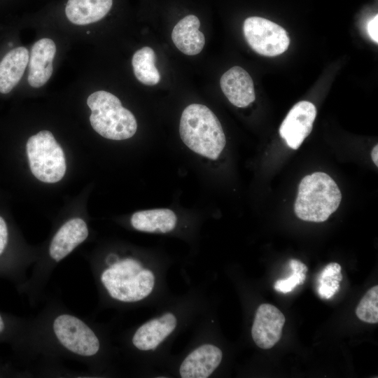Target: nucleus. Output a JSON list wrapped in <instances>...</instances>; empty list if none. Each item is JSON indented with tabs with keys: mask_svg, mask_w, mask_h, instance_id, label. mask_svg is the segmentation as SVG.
<instances>
[{
	"mask_svg": "<svg viewBox=\"0 0 378 378\" xmlns=\"http://www.w3.org/2000/svg\"><path fill=\"white\" fill-rule=\"evenodd\" d=\"M341 266L337 262L327 265L320 274L318 293L321 298L328 299L338 290L342 279Z\"/></svg>",
	"mask_w": 378,
	"mask_h": 378,
	"instance_id": "nucleus-20",
	"label": "nucleus"
},
{
	"mask_svg": "<svg viewBox=\"0 0 378 378\" xmlns=\"http://www.w3.org/2000/svg\"><path fill=\"white\" fill-rule=\"evenodd\" d=\"M222 351L216 346L205 344L195 349L183 360L179 368L183 378H206L220 365Z\"/></svg>",
	"mask_w": 378,
	"mask_h": 378,
	"instance_id": "nucleus-11",
	"label": "nucleus"
},
{
	"mask_svg": "<svg viewBox=\"0 0 378 378\" xmlns=\"http://www.w3.org/2000/svg\"><path fill=\"white\" fill-rule=\"evenodd\" d=\"M378 15L374 16L368 23L367 30L370 38L377 43L378 42Z\"/></svg>",
	"mask_w": 378,
	"mask_h": 378,
	"instance_id": "nucleus-24",
	"label": "nucleus"
},
{
	"mask_svg": "<svg viewBox=\"0 0 378 378\" xmlns=\"http://www.w3.org/2000/svg\"><path fill=\"white\" fill-rule=\"evenodd\" d=\"M55 42L43 38L34 43L29 57L28 83L31 87L38 88L44 85L53 72L52 62L56 53Z\"/></svg>",
	"mask_w": 378,
	"mask_h": 378,
	"instance_id": "nucleus-10",
	"label": "nucleus"
},
{
	"mask_svg": "<svg viewBox=\"0 0 378 378\" xmlns=\"http://www.w3.org/2000/svg\"><path fill=\"white\" fill-rule=\"evenodd\" d=\"M243 31L251 48L263 56L281 55L290 44L286 31L280 25L263 18L253 16L246 18Z\"/></svg>",
	"mask_w": 378,
	"mask_h": 378,
	"instance_id": "nucleus-7",
	"label": "nucleus"
},
{
	"mask_svg": "<svg viewBox=\"0 0 378 378\" xmlns=\"http://www.w3.org/2000/svg\"><path fill=\"white\" fill-rule=\"evenodd\" d=\"M88 236L86 223L80 218H74L64 223L54 235L50 246L49 255L56 262L71 253Z\"/></svg>",
	"mask_w": 378,
	"mask_h": 378,
	"instance_id": "nucleus-13",
	"label": "nucleus"
},
{
	"mask_svg": "<svg viewBox=\"0 0 378 378\" xmlns=\"http://www.w3.org/2000/svg\"><path fill=\"white\" fill-rule=\"evenodd\" d=\"M87 104L91 110V126L102 136L123 140L136 133L137 123L134 115L112 93L104 90L94 92L88 97Z\"/></svg>",
	"mask_w": 378,
	"mask_h": 378,
	"instance_id": "nucleus-4",
	"label": "nucleus"
},
{
	"mask_svg": "<svg viewBox=\"0 0 378 378\" xmlns=\"http://www.w3.org/2000/svg\"><path fill=\"white\" fill-rule=\"evenodd\" d=\"M112 4L113 0H68L65 14L74 24H88L102 20Z\"/></svg>",
	"mask_w": 378,
	"mask_h": 378,
	"instance_id": "nucleus-17",
	"label": "nucleus"
},
{
	"mask_svg": "<svg viewBox=\"0 0 378 378\" xmlns=\"http://www.w3.org/2000/svg\"><path fill=\"white\" fill-rule=\"evenodd\" d=\"M290 267L293 271L291 276L286 279L277 280L274 288L283 293H286L293 290L297 286L304 283L306 278L307 266L301 261L292 259L289 262Z\"/></svg>",
	"mask_w": 378,
	"mask_h": 378,
	"instance_id": "nucleus-22",
	"label": "nucleus"
},
{
	"mask_svg": "<svg viewBox=\"0 0 378 378\" xmlns=\"http://www.w3.org/2000/svg\"><path fill=\"white\" fill-rule=\"evenodd\" d=\"M200 26V20L194 15L184 17L174 26L172 39L176 47L183 54L195 55L202 50L205 37L199 30Z\"/></svg>",
	"mask_w": 378,
	"mask_h": 378,
	"instance_id": "nucleus-15",
	"label": "nucleus"
},
{
	"mask_svg": "<svg viewBox=\"0 0 378 378\" xmlns=\"http://www.w3.org/2000/svg\"><path fill=\"white\" fill-rule=\"evenodd\" d=\"M177 320L172 313H165L141 325L134 332L132 344L141 351L156 349L176 328Z\"/></svg>",
	"mask_w": 378,
	"mask_h": 378,
	"instance_id": "nucleus-14",
	"label": "nucleus"
},
{
	"mask_svg": "<svg viewBox=\"0 0 378 378\" xmlns=\"http://www.w3.org/2000/svg\"><path fill=\"white\" fill-rule=\"evenodd\" d=\"M316 115L314 104L301 101L290 110L279 127V134L288 147L298 149L311 133Z\"/></svg>",
	"mask_w": 378,
	"mask_h": 378,
	"instance_id": "nucleus-8",
	"label": "nucleus"
},
{
	"mask_svg": "<svg viewBox=\"0 0 378 378\" xmlns=\"http://www.w3.org/2000/svg\"><path fill=\"white\" fill-rule=\"evenodd\" d=\"M176 222V214L168 209L136 211L131 217L132 227L146 232H169L174 229Z\"/></svg>",
	"mask_w": 378,
	"mask_h": 378,
	"instance_id": "nucleus-18",
	"label": "nucleus"
},
{
	"mask_svg": "<svg viewBox=\"0 0 378 378\" xmlns=\"http://www.w3.org/2000/svg\"><path fill=\"white\" fill-rule=\"evenodd\" d=\"M179 134L190 150L211 160L218 158L226 143L216 115L207 106L200 104H190L183 110Z\"/></svg>",
	"mask_w": 378,
	"mask_h": 378,
	"instance_id": "nucleus-1",
	"label": "nucleus"
},
{
	"mask_svg": "<svg viewBox=\"0 0 378 378\" xmlns=\"http://www.w3.org/2000/svg\"><path fill=\"white\" fill-rule=\"evenodd\" d=\"M220 85L223 94L237 107H246L255 99L253 81L249 74L239 66L225 72Z\"/></svg>",
	"mask_w": 378,
	"mask_h": 378,
	"instance_id": "nucleus-12",
	"label": "nucleus"
},
{
	"mask_svg": "<svg viewBox=\"0 0 378 378\" xmlns=\"http://www.w3.org/2000/svg\"><path fill=\"white\" fill-rule=\"evenodd\" d=\"M155 51L150 47H143L133 55L132 64L134 76L141 83L155 85L160 80V74L155 66Z\"/></svg>",
	"mask_w": 378,
	"mask_h": 378,
	"instance_id": "nucleus-19",
	"label": "nucleus"
},
{
	"mask_svg": "<svg viewBox=\"0 0 378 378\" xmlns=\"http://www.w3.org/2000/svg\"><path fill=\"white\" fill-rule=\"evenodd\" d=\"M341 200L335 181L324 172H314L301 180L294 211L302 220L321 223L337 209Z\"/></svg>",
	"mask_w": 378,
	"mask_h": 378,
	"instance_id": "nucleus-2",
	"label": "nucleus"
},
{
	"mask_svg": "<svg viewBox=\"0 0 378 378\" xmlns=\"http://www.w3.org/2000/svg\"><path fill=\"white\" fill-rule=\"evenodd\" d=\"M286 318L282 312L270 304H260L251 328L252 338L263 349L273 347L281 339Z\"/></svg>",
	"mask_w": 378,
	"mask_h": 378,
	"instance_id": "nucleus-9",
	"label": "nucleus"
},
{
	"mask_svg": "<svg viewBox=\"0 0 378 378\" xmlns=\"http://www.w3.org/2000/svg\"><path fill=\"white\" fill-rule=\"evenodd\" d=\"M8 241V229L7 223L3 216H0V256L6 249Z\"/></svg>",
	"mask_w": 378,
	"mask_h": 378,
	"instance_id": "nucleus-23",
	"label": "nucleus"
},
{
	"mask_svg": "<svg viewBox=\"0 0 378 378\" xmlns=\"http://www.w3.org/2000/svg\"><path fill=\"white\" fill-rule=\"evenodd\" d=\"M371 158L374 164L378 166V145L374 146L371 152Z\"/></svg>",
	"mask_w": 378,
	"mask_h": 378,
	"instance_id": "nucleus-25",
	"label": "nucleus"
},
{
	"mask_svg": "<svg viewBox=\"0 0 378 378\" xmlns=\"http://www.w3.org/2000/svg\"><path fill=\"white\" fill-rule=\"evenodd\" d=\"M26 152L31 172L39 181L53 183L64 176V153L50 131L43 130L30 136Z\"/></svg>",
	"mask_w": 378,
	"mask_h": 378,
	"instance_id": "nucleus-5",
	"label": "nucleus"
},
{
	"mask_svg": "<svg viewBox=\"0 0 378 378\" xmlns=\"http://www.w3.org/2000/svg\"><path fill=\"white\" fill-rule=\"evenodd\" d=\"M52 331L59 343L67 351L88 358L99 351V340L92 329L78 317L62 314L52 322Z\"/></svg>",
	"mask_w": 378,
	"mask_h": 378,
	"instance_id": "nucleus-6",
	"label": "nucleus"
},
{
	"mask_svg": "<svg viewBox=\"0 0 378 378\" xmlns=\"http://www.w3.org/2000/svg\"><path fill=\"white\" fill-rule=\"evenodd\" d=\"M100 281L111 298L122 302L142 300L151 293L155 286L153 272L131 258L110 263L102 271Z\"/></svg>",
	"mask_w": 378,
	"mask_h": 378,
	"instance_id": "nucleus-3",
	"label": "nucleus"
},
{
	"mask_svg": "<svg viewBox=\"0 0 378 378\" xmlns=\"http://www.w3.org/2000/svg\"><path fill=\"white\" fill-rule=\"evenodd\" d=\"M29 51L18 47L8 52L0 62V92L7 94L20 82L29 62Z\"/></svg>",
	"mask_w": 378,
	"mask_h": 378,
	"instance_id": "nucleus-16",
	"label": "nucleus"
},
{
	"mask_svg": "<svg viewBox=\"0 0 378 378\" xmlns=\"http://www.w3.org/2000/svg\"><path fill=\"white\" fill-rule=\"evenodd\" d=\"M4 320L0 314V333L3 332V330H4Z\"/></svg>",
	"mask_w": 378,
	"mask_h": 378,
	"instance_id": "nucleus-26",
	"label": "nucleus"
},
{
	"mask_svg": "<svg viewBox=\"0 0 378 378\" xmlns=\"http://www.w3.org/2000/svg\"><path fill=\"white\" fill-rule=\"evenodd\" d=\"M356 314L362 321L368 323L378 322V286L367 291L356 307Z\"/></svg>",
	"mask_w": 378,
	"mask_h": 378,
	"instance_id": "nucleus-21",
	"label": "nucleus"
}]
</instances>
